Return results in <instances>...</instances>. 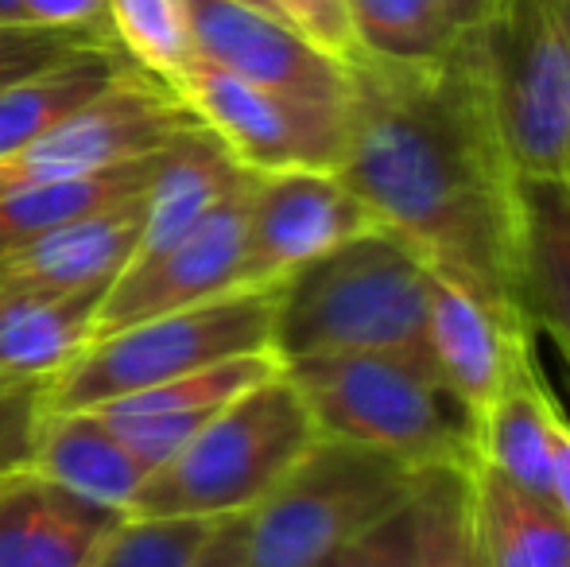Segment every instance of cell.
<instances>
[{
    "mask_svg": "<svg viewBox=\"0 0 570 567\" xmlns=\"http://www.w3.org/2000/svg\"><path fill=\"white\" fill-rule=\"evenodd\" d=\"M338 175L431 273L532 334L520 311V175L497 133L470 28L435 59L350 62Z\"/></svg>",
    "mask_w": 570,
    "mask_h": 567,
    "instance_id": "1",
    "label": "cell"
},
{
    "mask_svg": "<svg viewBox=\"0 0 570 567\" xmlns=\"http://www.w3.org/2000/svg\"><path fill=\"white\" fill-rule=\"evenodd\" d=\"M431 281V265L404 237L384 226L365 229L279 284L272 350L279 362L384 354L435 373L428 346Z\"/></svg>",
    "mask_w": 570,
    "mask_h": 567,
    "instance_id": "2",
    "label": "cell"
},
{
    "mask_svg": "<svg viewBox=\"0 0 570 567\" xmlns=\"http://www.w3.org/2000/svg\"><path fill=\"white\" fill-rule=\"evenodd\" d=\"M318 436L404 462L415 475L478 467V428L439 373L384 354H318L284 362Z\"/></svg>",
    "mask_w": 570,
    "mask_h": 567,
    "instance_id": "3",
    "label": "cell"
},
{
    "mask_svg": "<svg viewBox=\"0 0 570 567\" xmlns=\"http://www.w3.org/2000/svg\"><path fill=\"white\" fill-rule=\"evenodd\" d=\"M318 424L284 370L264 378L198 436L148 475L132 501V517H233L253 514L303 454L315 447Z\"/></svg>",
    "mask_w": 570,
    "mask_h": 567,
    "instance_id": "4",
    "label": "cell"
},
{
    "mask_svg": "<svg viewBox=\"0 0 570 567\" xmlns=\"http://www.w3.org/2000/svg\"><path fill=\"white\" fill-rule=\"evenodd\" d=\"M276 295L279 287H233L218 300L106 334L47 381L43 409H101L229 358L264 354L276 331Z\"/></svg>",
    "mask_w": 570,
    "mask_h": 567,
    "instance_id": "5",
    "label": "cell"
},
{
    "mask_svg": "<svg viewBox=\"0 0 570 567\" xmlns=\"http://www.w3.org/2000/svg\"><path fill=\"white\" fill-rule=\"evenodd\" d=\"M420 478L389 454L318 436L248 514V567H323L404 506Z\"/></svg>",
    "mask_w": 570,
    "mask_h": 567,
    "instance_id": "6",
    "label": "cell"
},
{
    "mask_svg": "<svg viewBox=\"0 0 570 567\" xmlns=\"http://www.w3.org/2000/svg\"><path fill=\"white\" fill-rule=\"evenodd\" d=\"M520 179H570V39L551 0H501L470 28Z\"/></svg>",
    "mask_w": 570,
    "mask_h": 567,
    "instance_id": "7",
    "label": "cell"
},
{
    "mask_svg": "<svg viewBox=\"0 0 570 567\" xmlns=\"http://www.w3.org/2000/svg\"><path fill=\"white\" fill-rule=\"evenodd\" d=\"M190 121L195 114L164 82L128 67L106 94L55 121L16 156L0 159V198L156 156Z\"/></svg>",
    "mask_w": 570,
    "mask_h": 567,
    "instance_id": "8",
    "label": "cell"
},
{
    "mask_svg": "<svg viewBox=\"0 0 570 567\" xmlns=\"http://www.w3.org/2000/svg\"><path fill=\"white\" fill-rule=\"evenodd\" d=\"M171 94L233 151L245 172H338L345 148V106L303 101L248 86L210 62H190Z\"/></svg>",
    "mask_w": 570,
    "mask_h": 567,
    "instance_id": "9",
    "label": "cell"
},
{
    "mask_svg": "<svg viewBox=\"0 0 570 567\" xmlns=\"http://www.w3.org/2000/svg\"><path fill=\"white\" fill-rule=\"evenodd\" d=\"M368 206L345 187L338 172L253 175L245 218V287H279L303 265L373 229Z\"/></svg>",
    "mask_w": 570,
    "mask_h": 567,
    "instance_id": "10",
    "label": "cell"
},
{
    "mask_svg": "<svg viewBox=\"0 0 570 567\" xmlns=\"http://www.w3.org/2000/svg\"><path fill=\"white\" fill-rule=\"evenodd\" d=\"M248 187H253V175L171 250L128 265L101 300L94 319V342L144 319L171 315V311L218 300L233 287H245L240 273H245Z\"/></svg>",
    "mask_w": 570,
    "mask_h": 567,
    "instance_id": "11",
    "label": "cell"
},
{
    "mask_svg": "<svg viewBox=\"0 0 570 567\" xmlns=\"http://www.w3.org/2000/svg\"><path fill=\"white\" fill-rule=\"evenodd\" d=\"M195 59L226 70L248 86L303 101H350V62L311 43L287 20L233 0H183Z\"/></svg>",
    "mask_w": 570,
    "mask_h": 567,
    "instance_id": "12",
    "label": "cell"
},
{
    "mask_svg": "<svg viewBox=\"0 0 570 567\" xmlns=\"http://www.w3.org/2000/svg\"><path fill=\"white\" fill-rule=\"evenodd\" d=\"M125 521L31 467L0 470V567H90Z\"/></svg>",
    "mask_w": 570,
    "mask_h": 567,
    "instance_id": "13",
    "label": "cell"
},
{
    "mask_svg": "<svg viewBox=\"0 0 570 567\" xmlns=\"http://www.w3.org/2000/svg\"><path fill=\"white\" fill-rule=\"evenodd\" d=\"M535 342V334L512 331L485 300L462 287L451 276L431 281V319H428V346L435 373L462 412L481 428L485 412L501 397L517 354Z\"/></svg>",
    "mask_w": 570,
    "mask_h": 567,
    "instance_id": "14",
    "label": "cell"
},
{
    "mask_svg": "<svg viewBox=\"0 0 570 567\" xmlns=\"http://www.w3.org/2000/svg\"><path fill=\"white\" fill-rule=\"evenodd\" d=\"M148 218V190L82 222L0 253V287L20 292H82L109 287L132 265Z\"/></svg>",
    "mask_w": 570,
    "mask_h": 567,
    "instance_id": "15",
    "label": "cell"
},
{
    "mask_svg": "<svg viewBox=\"0 0 570 567\" xmlns=\"http://www.w3.org/2000/svg\"><path fill=\"white\" fill-rule=\"evenodd\" d=\"M248 175L253 172H245L233 159V151L198 117L183 125L156 151V172H151L148 183V218H144V237L132 265L171 250L214 206L226 203Z\"/></svg>",
    "mask_w": 570,
    "mask_h": 567,
    "instance_id": "16",
    "label": "cell"
},
{
    "mask_svg": "<svg viewBox=\"0 0 570 567\" xmlns=\"http://www.w3.org/2000/svg\"><path fill=\"white\" fill-rule=\"evenodd\" d=\"M109 287L20 292L0 287V381L47 385L94 342V319Z\"/></svg>",
    "mask_w": 570,
    "mask_h": 567,
    "instance_id": "17",
    "label": "cell"
},
{
    "mask_svg": "<svg viewBox=\"0 0 570 567\" xmlns=\"http://www.w3.org/2000/svg\"><path fill=\"white\" fill-rule=\"evenodd\" d=\"M28 467L78 498L128 517L140 486L148 482V470L125 451L114 428L94 409H39Z\"/></svg>",
    "mask_w": 570,
    "mask_h": 567,
    "instance_id": "18",
    "label": "cell"
},
{
    "mask_svg": "<svg viewBox=\"0 0 570 567\" xmlns=\"http://www.w3.org/2000/svg\"><path fill=\"white\" fill-rule=\"evenodd\" d=\"M520 311L570 365V179H520Z\"/></svg>",
    "mask_w": 570,
    "mask_h": 567,
    "instance_id": "19",
    "label": "cell"
},
{
    "mask_svg": "<svg viewBox=\"0 0 570 567\" xmlns=\"http://www.w3.org/2000/svg\"><path fill=\"white\" fill-rule=\"evenodd\" d=\"M551 397L528 342L517 354L501 397L478 428V462L497 478L551 501Z\"/></svg>",
    "mask_w": 570,
    "mask_h": 567,
    "instance_id": "20",
    "label": "cell"
},
{
    "mask_svg": "<svg viewBox=\"0 0 570 567\" xmlns=\"http://www.w3.org/2000/svg\"><path fill=\"white\" fill-rule=\"evenodd\" d=\"M473 537L485 567H570V521L548 498L520 490L493 470H470Z\"/></svg>",
    "mask_w": 570,
    "mask_h": 567,
    "instance_id": "21",
    "label": "cell"
},
{
    "mask_svg": "<svg viewBox=\"0 0 570 567\" xmlns=\"http://www.w3.org/2000/svg\"><path fill=\"white\" fill-rule=\"evenodd\" d=\"M128 67L132 62L120 55L117 43H98L0 90V159L16 156L55 121L106 94Z\"/></svg>",
    "mask_w": 570,
    "mask_h": 567,
    "instance_id": "22",
    "label": "cell"
},
{
    "mask_svg": "<svg viewBox=\"0 0 570 567\" xmlns=\"http://www.w3.org/2000/svg\"><path fill=\"white\" fill-rule=\"evenodd\" d=\"M156 172V156L128 159L109 172L86 175V179L43 183V187L16 190L0 198V253H12L36 237L62 229L70 222H82L90 214H101L109 206H120L128 198L144 195Z\"/></svg>",
    "mask_w": 570,
    "mask_h": 567,
    "instance_id": "23",
    "label": "cell"
},
{
    "mask_svg": "<svg viewBox=\"0 0 570 567\" xmlns=\"http://www.w3.org/2000/svg\"><path fill=\"white\" fill-rule=\"evenodd\" d=\"M357 55L381 62H423L458 39L451 0H345Z\"/></svg>",
    "mask_w": 570,
    "mask_h": 567,
    "instance_id": "24",
    "label": "cell"
},
{
    "mask_svg": "<svg viewBox=\"0 0 570 567\" xmlns=\"http://www.w3.org/2000/svg\"><path fill=\"white\" fill-rule=\"evenodd\" d=\"M415 567H485L473 537L470 470H431L412 493Z\"/></svg>",
    "mask_w": 570,
    "mask_h": 567,
    "instance_id": "25",
    "label": "cell"
},
{
    "mask_svg": "<svg viewBox=\"0 0 570 567\" xmlns=\"http://www.w3.org/2000/svg\"><path fill=\"white\" fill-rule=\"evenodd\" d=\"M109 28L120 55L167 90L195 62L183 0H109Z\"/></svg>",
    "mask_w": 570,
    "mask_h": 567,
    "instance_id": "26",
    "label": "cell"
},
{
    "mask_svg": "<svg viewBox=\"0 0 570 567\" xmlns=\"http://www.w3.org/2000/svg\"><path fill=\"white\" fill-rule=\"evenodd\" d=\"M218 521L210 517H128L90 567H190Z\"/></svg>",
    "mask_w": 570,
    "mask_h": 567,
    "instance_id": "27",
    "label": "cell"
},
{
    "mask_svg": "<svg viewBox=\"0 0 570 567\" xmlns=\"http://www.w3.org/2000/svg\"><path fill=\"white\" fill-rule=\"evenodd\" d=\"M98 43H114V39L94 31L39 28V23H0V90Z\"/></svg>",
    "mask_w": 570,
    "mask_h": 567,
    "instance_id": "28",
    "label": "cell"
},
{
    "mask_svg": "<svg viewBox=\"0 0 570 567\" xmlns=\"http://www.w3.org/2000/svg\"><path fill=\"white\" fill-rule=\"evenodd\" d=\"M323 567H415V506L412 498L392 509L384 521L361 532L353 545L331 556Z\"/></svg>",
    "mask_w": 570,
    "mask_h": 567,
    "instance_id": "29",
    "label": "cell"
},
{
    "mask_svg": "<svg viewBox=\"0 0 570 567\" xmlns=\"http://www.w3.org/2000/svg\"><path fill=\"white\" fill-rule=\"evenodd\" d=\"M276 4L284 8L292 28H299L311 43H318L323 51H331L334 59H342V62L357 59V43H353L345 0H276Z\"/></svg>",
    "mask_w": 570,
    "mask_h": 567,
    "instance_id": "30",
    "label": "cell"
},
{
    "mask_svg": "<svg viewBox=\"0 0 570 567\" xmlns=\"http://www.w3.org/2000/svg\"><path fill=\"white\" fill-rule=\"evenodd\" d=\"M39 409H43V385L0 397V470L28 467Z\"/></svg>",
    "mask_w": 570,
    "mask_h": 567,
    "instance_id": "31",
    "label": "cell"
},
{
    "mask_svg": "<svg viewBox=\"0 0 570 567\" xmlns=\"http://www.w3.org/2000/svg\"><path fill=\"white\" fill-rule=\"evenodd\" d=\"M23 20L39 23V28L94 31V36L114 39V28H109V0H23Z\"/></svg>",
    "mask_w": 570,
    "mask_h": 567,
    "instance_id": "32",
    "label": "cell"
},
{
    "mask_svg": "<svg viewBox=\"0 0 570 567\" xmlns=\"http://www.w3.org/2000/svg\"><path fill=\"white\" fill-rule=\"evenodd\" d=\"M190 567H248V514L222 517Z\"/></svg>",
    "mask_w": 570,
    "mask_h": 567,
    "instance_id": "33",
    "label": "cell"
},
{
    "mask_svg": "<svg viewBox=\"0 0 570 567\" xmlns=\"http://www.w3.org/2000/svg\"><path fill=\"white\" fill-rule=\"evenodd\" d=\"M551 506L570 521V417L551 409Z\"/></svg>",
    "mask_w": 570,
    "mask_h": 567,
    "instance_id": "34",
    "label": "cell"
},
{
    "mask_svg": "<svg viewBox=\"0 0 570 567\" xmlns=\"http://www.w3.org/2000/svg\"><path fill=\"white\" fill-rule=\"evenodd\" d=\"M501 4V0H451V12H454V23L458 28H478L481 20H485L493 8Z\"/></svg>",
    "mask_w": 570,
    "mask_h": 567,
    "instance_id": "35",
    "label": "cell"
},
{
    "mask_svg": "<svg viewBox=\"0 0 570 567\" xmlns=\"http://www.w3.org/2000/svg\"><path fill=\"white\" fill-rule=\"evenodd\" d=\"M233 4H245V8H256V12H264V16H276V20H287L284 8H279L276 0H233ZM287 23H292V20H287Z\"/></svg>",
    "mask_w": 570,
    "mask_h": 567,
    "instance_id": "36",
    "label": "cell"
},
{
    "mask_svg": "<svg viewBox=\"0 0 570 567\" xmlns=\"http://www.w3.org/2000/svg\"><path fill=\"white\" fill-rule=\"evenodd\" d=\"M0 23H28L23 20V0H0Z\"/></svg>",
    "mask_w": 570,
    "mask_h": 567,
    "instance_id": "37",
    "label": "cell"
},
{
    "mask_svg": "<svg viewBox=\"0 0 570 567\" xmlns=\"http://www.w3.org/2000/svg\"><path fill=\"white\" fill-rule=\"evenodd\" d=\"M551 8H556L559 23H563V31H567V39H570V0H551Z\"/></svg>",
    "mask_w": 570,
    "mask_h": 567,
    "instance_id": "38",
    "label": "cell"
},
{
    "mask_svg": "<svg viewBox=\"0 0 570 567\" xmlns=\"http://www.w3.org/2000/svg\"><path fill=\"white\" fill-rule=\"evenodd\" d=\"M31 389V385H28ZM8 393H20V389H12V385H4V381H0V397H8Z\"/></svg>",
    "mask_w": 570,
    "mask_h": 567,
    "instance_id": "39",
    "label": "cell"
}]
</instances>
